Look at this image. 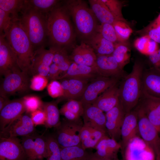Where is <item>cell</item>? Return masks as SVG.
I'll return each mask as SVG.
<instances>
[{
	"label": "cell",
	"instance_id": "1",
	"mask_svg": "<svg viewBox=\"0 0 160 160\" xmlns=\"http://www.w3.org/2000/svg\"><path fill=\"white\" fill-rule=\"evenodd\" d=\"M47 16L48 40L50 47L66 49L75 38L70 16L66 8L58 4Z\"/></svg>",
	"mask_w": 160,
	"mask_h": 160
},
{
	"label": "cell",
	"instance_id": "2",
	"mask_svg": "<svg viewBox=\"0 0 160 160\" xmlns=\"http://www.w3.org/2000/svg\"><path fill=\"white\" fill-rule=\"evenodd\" d=\"M19 18L20 25L27 34L34 51L44 47L48 39L47 16L25 3Z\"/></svg>",
	"mask_w": 160,
	"mask_h": 160
},
{
	"label": "cell",
	"instance_id": "3",
	"mask_svg": "<svg viewBox=\"0 0 160 160\" xmlns=\"http://www.w3.org/2000/svg\"><path fill=\"white\" fill-rule=\"evenodd\" d=\"M4 34L17 56L20 69L28 74L30 73L34 50L18 19L12 20L11 25Z\"/></svg>",
	"mask_w": 160,
	"mask_h": 160
},
{
	"label": "cell",
	"instance_id": "4",
	"mask_svg": "<svg viewBox=\"0 0 160 160\" xmlns=\"http://www.w3.org/2000/svg\"><path fill=\"white\" fill-rule=\"evenodd\" d=\"M143 65L136 61L132 70L123 78L119 88V102L125 113L133 110L137 105L142 92Z\"/></svg>",
	"mask_w": 160,
	"mask_h": 160
},
{
	"label": "cell",
	"instance_id": "5",
	"mask_svg": "<svg viewBox=\"0 0 160 160\" xmlns=\"http://www.w3.org/2000/svg\"><path fill=\"white\" fill-rule=\"evenodd\" d=\"M64 6L73 20L77 33L87 42L96 33L98 25L92 10L80 0L67 1Z\"/></svg>",
	"mask_w": 160,
	"mask_h": 160
},
{
	"label": "cell",
	"instance_id": "6",
	"mask_svg": "<svg viewBox=\"0 0 160 160\" xmlns=\"http://www.w3.org/2000/svg\"><path fill=\"white\" fill-rule=\"evenodd\" d=\"M83 126L81 120L71 121L66 119L61 121L55 128L54 135L60 147L81 146L80 133Z\"/></svg>",
	"mask_w": 160,
	"mask_h": 160
},
{
	"label": "cell",
	"instance_id": "7",
	"mask_svg": "<svg viewBox=\"0 0 160 160\" xmlns=\"http://www.w3.org/2000/svg\"><path fill=\"white\" fill-rule=\"evenodd\" d=\"M134 109L137 114L139 135L157 157L160 155V136L159 132L140 110L136 107Z\"/></svg>",
	"mask_w": 160,
	"mask_h": 160
},
{
	"label": "cell",
	"instance_id": "8",
	"mask_svg": "<svg viewBox=\"0 0 160 160\" xmlns=\"http://www.w3.org/2000/svg\"><path fill=\"white\" fill-rule=\"evenodd\" d=\"M29 88L28 74L17 69L4 76L0 85V95L7 97L17 92L27 91Z\"/></svg>",
	"mask_w": 160,
	"mask_h": 160
},
{
	"label": "cell",
	"instance_id": "9",
	"mask_svg": "<svg viewBox=\"0 0 160 160\" xmlns=\"http://www.w3.org/2000/svg\"><path fill=\"white\" fill-rule=\"evenodd\" d=\"M119 80L115 78L98 76L88 84L79 100L83 105L92 104L100 94L117 84Z\"/></svg>",
	"mask_w": 160,
	"mask_h": 160
},
{
	"label": "cell",
	"instance_id": "10",
	"mask_svg": "<svg viewBox=\"0 0 160 160\" xmlns=\"http://www.w3.org/2000/svg\"><path fill=\"white\" fill-rule=\"evenodd\" d=\"M35 126L31 117L23 114L0 131V137H12L30 136L36 133Z\"/></svg>",
	"mask_w": 160,
	"mask_h": 160
},
{
	"label": "cell",
	"instance_id": "11",
	"mask_svg": "<svg viewBox=\"0 0 160 160\" xmlns=\"http://www.w3.org/2000/svg\"><path fill=\"white\" fill-rule=\"evenodd\" d=\"M21 143L28 160H42L46 158V137L37 134L22 137Z\"/></svg>",
	"mask_w": 160,
	"mask_h": 160
},
{
	"label": "cell",
	"instance_id": "12",
	"mask_svg": "<svg viewBox=\"0 0 160 160\" xmlns=\"http://www.w3.org/2000/svg\"><path fill=\"white\" fill-rule=\"evenodd\" d=\"M56 48L50 47L47 49L42 47L34 51L30 71L33 76L39 74L47 76Z\"/></svg>",
	"mask_w": 160,
	"mask_h": 160
},
{
	"label": "cell",
	"instance_id": "13",
	"mask_svg": "<svg viewBox=\"0 0 160 160\" xmlns=\"http://www.w3.org/2000/svg\"><path fill=\"white\" fill-rule=\"evenodd\" d=\"M140 110L158 132L160 129V98L149 95L142 91L135 107Z\"/></svg>",
	"mask_w": 160,
	"mask_h": 160
},
{
	"label": "cell",
	"instance_id": "14",
	"mask_svg": "<svg viewBox=\"0 0 160 160\" xmlns=\"http://www.w3.org/2000/svg\"><path fill=\"white\" fill-rule=\"evenodd\" d=\"M0 160H28L17 137H0Z\"/></svg>",
	"mask_w": 160,
	"mask_h": 160
},
{
	"label": "cell",
	"instance_id": "15",
	"mask_svg": "<svg viewBox=\"0 0 160 160\" xmlns=\"http://www.w3.org/2000/svg\"><path fill=\"white\" fill-rule=\"evenodd\" d=\"M96 55L95 67L99 76L119 79L126 75L112 55Z\"/></svg>",
	"mask_w": 160,
	"mask_h": 160
},
{
	"label": "cell",
	"instance_id": "16",
	"mask_svg": "<svg viewBox=\"0 0 160 160\" xmlns=\"http://www.w3.org/2000/svg\"><path fill=\"white\" fill-rule=\"evenodd\" d=\"M20 69L17 57L4 34L0 35V74Z\"/></svg>",
	"mask_w": 160,
	"mask_h": 160
},
{
	"label": "cell",
	"instance_id": "17",
	"mask_svg": "<svg viewBox=\"0 0 160 160\" xmlns=\"http://www.w3.org/2000/svg\"><path fill=\"white\" fill-rule=\"evenodd\" d=\"M121 133V149L123 153L132 140L139 135L137 114L135 109L125 113Z\"/></svg>",
	"mask_w": 160,
	"mask_h": 160
},
{
	"label": "cell",
	"instance_id": "18",
	"mask_svg": "<svg viewBox=\"0 0 160 160\" xmlns=\"http://www.w3.org/2000/svg\"><path fill=\"white\" fill-rule=\"evenodd\" d=\"M125 114L120 102L105 113L106 132L110 137L117 141L121 137V129Z\"/></svg>",
	"mask_w": 160,
	"mask_h": 160
},
{
	"label": "cell",
	"instance_id": "19",
	"mask_svg": "<svg viewBox=\"0 0 160 160\" xmlns=\"http://www.w3.org/2000/svg\"><path fill=\"white\" fill-rule=\"evenodd\" d=\"M84 105L83 125L106 132V116L103 112L93 104Z\"/></svg>",
	"mask_w": 160,
	"mask_h": 160
},
{
	"label": "cell",
	"instance_id": "20",
	"mask_svg": "<svg viewBox=\"0 0 160 160\" xmlns=\"http://www.w3.org/2000/svg\"><path fill=\"white\" fill-rule=\"evenodd\" d=\"M25 111L22 98L10 101L0 111V130L2 131Z\"/></svg>",
	"mask_w": 160,
	"mask_h": 160
},
{
	"label": "cell",
	"instance_id": "21",
	"mask_svg": "<svg viewBox=\"0 0 160 160\" xmlns=\"http://www.w3.org/2000/svg\"><path fill=\"white\" fill-rule=\"evenodd\" d=\"M142 91L160 98V70L152 67L144 69L142 77Z\"/></svg>",
	"mask_w": 160,
	"mask_h": 160
},
{
	"label": "cell",
	"instance_id": "22",
	"mask_svg": "<svg viewBox=\"0 0 160 160\" xmlns=\"http://www.w3.org/2000/svg\"><path fill=\"white\" fill-rule=\"evenodd\" d=\"M70 57L77 64L95 67L97 55L93 48L83 41L74 48Z\"/></svg>",
	"mask_w": 160,
	"mask_h": 160
},
{
	"label": "cell",
	"instance_id": "23",
	"mask_svg": "<svg viewBox=\"0 0 160 160\" xmlns=\"http://www.w3.org/2000/svg\"><path fill=\"white\" fill-rule=\"evenodd\" d=\"M98 76L95 67L81 65L72 61L68 70L58 80L75 79L89 81Z\"/></svg>",
	"mask_w": 160,
	"mask_h": 160
},
{
	"label": "cell",
	"instance_id": "24",
	"mask_svg": "<svg viewBox=\"0 0 160 160\" xmlns=\"http://www.w3.org/2000/svg\"><path fill=\"white\" fill-rule=\"evenodd\" d=\"M117 84L103 92L92 104L106 113L116 106L120 102L119 88Z\"/></svg>",
	"mask_w": 160,
	"mask_h": 160
},
{
	"label": "cell",
	"instance_id": "25",
	"mask_svg": "<svg viewBox=\"0 0 160 160\" xmlns=\"http://www.w3.org/2000/svg\"><path fill=\"white\" fill-rule=\"evenodd\" d=\"M121 148L120 143L106 135L96 145L95 153L100 157L113 160L117 158V154Z\"/></svg>",
	"mask_w": 160,
	"mask_h": 160
},
{
	"label": "cell",
	"instance_id": "26",
	"mask_svg": "<svg viewBox=\"0 0 160 160\" xmlns=\"http://www.w3.org/2000/svg\"><path fill=\"white\" fill-rule=\"evenodd\" d=\"M106 133L104 131L83 125L80 133L82 147L85 150L95 148L100 140L106 135Z\"/></svg>",
	"mask_w": 160,
	"mask_h": 160
},
{
	"label": "cell",
	"instance_id": "27",
	"mask_svg": "<svg viewBox=\"0 0 160 160\" xmlns=\"http://www.w3.org/2000/svg\"><path fill=\"white\" fill-rule=\"evenodd\" d=\"M85 42L93 48L96 55H112L114 49V44L106 40L97 32Z\"/></svg>",
	"mask_w": 160,
	"mask_h": 160
},
{
	"label": "cell",
	"instance_id": "28",
	"mask_svg": "<svg viewBox=\"0 0 160 160\" xmlns=\"http://www.w3.org/2000/svg\"><path fill=\"white\" fill-rule=\"evenodd\" d=\"M84 105L80 101L75 99L68 100L60 110V113L66 119L71 121L81 120L84 112Z\"/></svg>",
	"mask_w": 160,
	"mask_h": 160
},
{
	"label": "cell",
	"instance_id": "29",
	"mask_svg": "<svg viewBox=\"0 0 160 160\" xmlns=\"http://www.w3.org/2000/svg\"><path fill=\"white\" fill-rule=\"evenodd\" d=\"M88 1L90 9L97 20L101 23L112 24L117 20L102 0Z\"/></svg>",
	"mask_w": 160,
	"mask_h": 160
},
{
	"label": "cell",
	"instance_id": "30",
	"mask_svg": "<svg viewBox=\"0 0 160 160\" xmlns=\"http://www.w3.org/2000/svg\"><path fill=\"white\" fill-rule=\"evenodd\" d=\"M42 109L45 113L46 120L45 125L47 128H55L60 123V111L55 102L43 104Z\"/></svg>",
	"mask_w": 160,
	"mask_h": 160
},
{
	"label": "cell",
	"instance_id": "31",
	"mask_svg": "<svg viewBox=\"0 0 160 160\" xmlns=\"http://www.w3.org/2000/svg\"><path fill=\"white\" fill-rule=\"evenodd\" d=\"M69 86L64 98L68 100L81 98L88 84L89 81L79 79H68Z\"/></svg>",
	"mask_w": 160,
	"mask_h": 160
},
{
	"label": "cell",
	"instance_id": "32",
	"mask_svg": "<svg viewBox=\"0 0 160 160\" xmlns=\"http://www.w3.org/2000/svg\"><path fill=\"white\" fill-rule=\"evenodd\" d=\"M114 44V49L112 55L120 67L123 69L130 61V48L127 42Z\"/></svg>",
	"mask_w": 160,
	"mask_h": 160
},
{
	"label": "cell",
	"instance_id": "33",
	"mask_svg": "<svg viewBox=\"0 0 160 160\" xmlns=\"http://www.w3.org/2000/svg\"><path fill=\"white\" fill-rule=\"evenodd\" d=\"M134 45L140 52L148 56L159 49L158 43L147 36H143L137 38L135 40Z\"/></svg>",
	"mask_w": 160,
	"mask_h": 160
},
{
	"label": "cell",
	"instance_id": "34",
	"mask_svg": "<svg viewBox=\"0 0 160 160\" xmlns=\"http://www.w3.org/2000/svg\"><path fill=\"white\" fill-rule=\"evenodd\" d=\"M25 0H0V9L9 14L12 20L19 19L18 14L24 6Z\"/></svg>",
	"mask_w": 160,
	"mask_h": 160
},
{
	"label": "cell",
	"instance_id": "35",
	"mask_svg": "<svg viewBox=\"0 0 160 160\" xmlns=\"http://www.w3.org/2000/svg\"><path fill=\"white\" fill-rule=\"evenodd\" d=\"M61 148V160H86L88 153L81 146Z\"/></svg>",
	"mask_w": 160,
	"mask_h": 160
},
{
	"label": "cell",
	"instance_id": "36",
	"mask_svg": "<svg viewBox=\"0 0 160 160\" xmlns=\"http://www.w3.org/2000/svg\"><path fill=\"white\" fill-rule=\"evenodd\" d=\"M46 160H61V147L54 135L46 137Z\"/></svg>",
	"mask_w": 160,
	"mask_h": 160
},
{
	"label": "cell",
	"instance_id": "37",
	"mask_svg": "<svg viewBox=\"0 0 160 160\" xmlns=\"http://www.w3.org/2000/svg\"><path fill=\"white\" fill-rule=\"evenodd\" d=\"M52 62L56 64L63 73L68 68L72 61L68 55L66 49L56 47Z\"/></svg>",
	"mask_w": 160,
	"mask_h": 160
},
{
	"label": "cell",
	"instance_id": "38",
	"mask_svg": "<svg viewBox=\"0 0 160 160\" xmlns=\"http://www.w3.org/2000/svg\"><path fill=\"white\" fill-rule=\"evenodd\" d=\"M112 25L120 42H127L132 32L126 22L117 20Z\"/></svg>",
	"mask_w": 160,
	"mask_h": 160
},
{
	"label": "cell",
	"instance_id": "39",
	"mask_svg": "<svg viewBox=\"0 0 160 160\" xmlns=\"http://www.w3.org/2000/svg\"><path fill=\"white\" fill-rule=\"evenodd\" d=\"M27 1L31 7L47 15L58 4L59 2V1L55 0H30Z\"/></svg>",
	"mask_w": 160,
	"mask_h": 160
},
{
	"label": "cell",
	"instance_id": "40",
	"mask_svg": "<svg viewBox=\"0 0 160 160\" xmlns=\"http://www.w3.org/2000/svg\"><path fill=\"white\" fill-rule=\"evenodd\" d=\"M96 32L100 33L105 39L114 44L120 42L112 24L101 23L97 26Z\"/></svg>",
	"mask_w": 160,
	"mask_h": 160
},
{
	"label": "cell",
	"instance_id": "41",
	"mask_svg": "<svg viewBox=\"0 0 160 160\" xmlns=\"http://www.w3.org/2000/svg\"><path fill=\"white\" fill-rule=\"evenodd\" d=\"M143 36H147L160 44V23L154 20L143 29L138 31Z\"/></svg>",
	"mask_w": 160,
	"mask_h": 160
},
{
	"label": "cell",
	"instance_id": "42",
	"mask_svg": "<svg viewBox=\"0 0 160 160\" xmlns=\"http://www.w3.org/2000/svg\"><path fill=\"white\" fill-rule=\"evenodd\" d=\"M25 111L31 113L42 108L43 103L38 97L34 95H27L22 98Z\"/></svg>",
	"mask_w": 160,
	"mask_h": 160
},
{
	"label": "cell",
	"instance_id": "43",
	"mask_svg": "<svg viewBox=\"0 0 160 160\" xmlns=\"http://www.w3.org/2000/svg\"><path fill=\"white\" fill-rule=\"evenodd\" d=\"M117 20L126 22L122 12V3L118 0H102Z\"/></svg>",
	"mask_w": 160,
	"mask_h": 160
},
{
	"label": "cell",
	"instance_id": "44",
	"mask_svg": "<svg viewBox=\"0 0 160 160\" xmlns=\"http://www.w3.org/2000/svg\"><path fill=\"white\" fill-rule=\"evenodd\" d=\"M48 81L47 76L39 74L33 75L30 81V88L34 91L42 90L47 86Z\"/></svg>",
	"mask_w": 160,
	"mask_h": 160
},
{
	"label": "cell",
	"instance_id": "45",
	"mask_svg": "<svg viewBox=\"0 0 160 160\" xmlns=\"http://www.w3.org/2000/svg\"><path fill=\"white\" fill-rule=\"evenodd\" d=\"M12 19L8 13L0 9V34H4L10 28Z\"/></svg>",
	"mask_w": 160,
	"mask_h": 160
},
{
	"label": "cell",
	"instance_id": "46",
	"mask_svg": "<svg viewBox=\"0 0 160 160\" xmlns=\"http://www.w3.org/2000/svg\"><path fill=\"white\" fill-rule=\"evenodd\" d=\"M47 90L49 95L52 98L63 96V91L60 83L57 80L51 81L47 86Z\"/></svg>",
	"mask_w": 160,
	"mask_h": 160
},
{
	"label": "cell",
	"instance_id": "47",
	"mask_svg": "<svg viewBox=\"0 0 160 160\" xmlns=\"http://www.w3.org/2000/svg\"><path fill=\"white\" fill-rule=\"evenodd\" d=\"M31 117L35 126L45 124L46 116L42 109H38L31 113Z\"/></svg>",
	"mask_w": 160,
	"mask_h": 160
},
{
	"label": "cell",
	"instance_id": "48",
	"mask_svg": "<svg viewBox=\"0 0 160 160\" xmlns=\"http://www.w3.org/2000/svg\"><path fill=\"white\" fill-rule=\"evenodd\" d=\"M62 73L58 66L55 63H52L51 65L47 77L48 80H55L58 79Z\"/></svg>",
	"mask_w": 160,
	"mask_h": 160
},
{
	"label": "cell",
	"instance_id": "49",
	"mask_svg": "<svg viewBox=\"0 0 160 160\" xmlns=\"http://www.w3.org/2000/svg\"><path fill=\"white\" fill-rule=\"evenodd\" d=\"M148 56L149 60L153 67L160 70V48Z\"/></svg>",
	"mask_w": 160,
	"mask_h": 160
},
{
	"label": "cell",
	"instance_id": "50",
	"mask_svg": "<svg viewBox=\"0 0 160 160\" xmlns=\"http://www.w3.org/2000/svg\"><path fill=\"white\" fill-rule=\"evenodd\" d=\"M60 80V83L63 91V97L64 98L68 91L69 86V79H64Z\"/></svg>",
	"mask_w": 160,
	"mask_h": 160
},
{
	"label": "cell",
	"instance_id": "51",
	"mask_svg": "<svg viewBox=\"0 0 160 160\" xmlns=\"http://www.w3.org/2000/svg\"><path fill=\"white\" fill-rule=\"evenodd\" d=\"M86 160H112L110 159L103 158L98 156L95 152L89 153H88Z\"/></svg>",
	"mask_w": 160,
	"mask_h": 160
},
{
	"label": "cell",
	"instance_id": "52",
	"mask_svg": "<svg viewBox=\"0 0 160 160\" xmlns=\"http://www.w3.org/2000/svg\"><path fill=\"white\" fill-rule=\"evenodd\" d=\"M9 101L8 97L0 95V111Z\"/></svg>",
	"mask_w": 160,
	"mask_h": 160
},
{
	"label": "cell",
	"instance_id": "53",
	"mask_svg": "<svg viewBox=\"0 0 160 160\" xmlns=\"http://www.w3.org/2000/svg\"><path fill=\"white\" fill-rule=\"evenodd\" d=\"M154 20L157 23H160V13Z\"/></svg>",
	"mask_w": 160,
	"mask_h": 160
},
{
	"label": "cell",
	"instance_id": "54",
	"mask_svg": "<svg viewBox=\"0 0 160 160\" xmlns=\"http://www.w3.org/2000/svg\"><path fill=\"white\" fill-rule=\"evenodd\" d=\"M156 160H160V155L156 157Z\"/></svg>",
	"mask_w": 160,
	"mask_h": 160
},
{
	"label": "cell",
	"instance_id": "55",
	"mask_svg": "<svg viewBox=\"0 0 160 160\" xmlns=\"http://www.w3.org/2000/svg\"><path fill=\"white\" fill-rule=\"evenodd\" d=\"M113 160H119L118 159L117 157Z\"/></svg>",
	"mask_w": 160,
	"mask_h": 160
},
{
	"label": "cell",
	"instance_id": "56",
	"mask_svg": "<svg viewBox=\"0 0 160 160\" xmlns=\"http://www.w3.org/2000/svg\"><path fill=\"white\" fill-rule=\"evenodd\" d=\"M159 135L160 136V130H159Z\"/></svg>",
	"mask_w": 160,
	"mask_h": 160
}]
</instances>
